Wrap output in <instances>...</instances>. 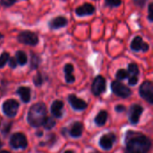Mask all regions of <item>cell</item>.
<instances>
[{
  "mask_svg": "<svg viewBox=\"0 0 153 153\" xmlns=\"http://www.w3.org/2000/svg\"><path fill=\"white\" fill-rule=\"evenodd\" d=\"M64 71H65V81L66 83H74L75 80V77L72 74L74 71V66L71 63H67L65 65L64 68Z\"/></svg>",
  "mask_w": 153,
  "mask_h": 153,
  "instance_id": "ac0fdd59",
  "label": "cell"
},
{
  "mask_svg": "<svg viewBox=\"0 0 153 153\" xmlns=\"http://www.w3.org/2000/svg\"><path fill=\"white\" fill-rule=\"evenodd\" d=\"M129 77V74L126 70L121 69H118L117 74H116V78H117V80L120 81V80H124L126 78H127Z\"/></svg>",
  "mask_w": 153,
  "mask_h": 153,
  "instance_id": "603a6c76",
  "label": "cell"
},
{
  "mask_svg": "<svg viewBox=\"0 0 153 153\" xmlns=\"http://www.w3.org/2000/svg\"><path fill=\"white\" fill-rule=\"evenodd\" d=\"M3 39H4V35H3L2 33H0V41H1Z\"/></svg>",
  "mask_w": 153,
  "mask_h": 153,
  "instance_id": "74e56055",
  "label": "cell"
},
{
  "mask_svg": "<svg viewBox=\"0 0 153 153\" xmlns=\"http://www.w3.org/2000/svg\"><path fill=\"white\" fill-rule=\"evenodd\" d=\"M134 4L136 5V6H139V7H144L145 5H146V2L147 0H133Z\"/></svg>",
  "mask_w": 153,
  "mask_h": 153,
  "instance_id": "d6a6232c",
  "label": "cell"
},
{
  "mask_svg": "<svg viewBox=\"0 0 153 153\" xmlns=\"http://www.w3.org/2000/svg\"><path fill=\"white\" fill-rule=\"evenodd\" d=\"M56 136L55 134H49L48 135V142H40L39 145L40 146H45V145H49V146H52L56 143Z\"/></svg>",
  "mask_w": 153,
  "mask_h": 153,
  "instance_id": "4316f807",
  "label": "cell"
},
{
  "mask_svg": "<svg viewBox=\"0 0 153 153\" xmlns=\"http://www.w3.org/2000/svg\"><path fill=\"white\" fill-rule=\"evenodd\" d=\"M16 93L23 103H29L30 101V87H20L16 90Z\"/></svg>",
  "mask_w": 153,
  "mask_h": 153,
  "instance_id": "e0dca14e",
  "label": "cell"
},
{
  "mask_svg": "<svg viewBox=\"0 0 153 153\" xmlns=\"http://www.w3.org/2000/svg\"><path fill=\"white\" fill-rule=\"evenodd\" d=\"M126 145L128 153H148L152 147V142L140 133L128 131L126 135Z\"/></svg>",
  "mask_w": 153,
  "mask_h": 153,
  "instance_id": "6da1fadb",
  "label": "cell"
},
{
  "mask_svg": "<svg viewBox=\"0 0 153 153\" xmlns=\"http://www.w3.org/2000/svg\"><path fill=\"white\" fill-rule=\"evenodd\" d=\"M111 89L116 96L122 97V98L129 97L132 95L131 89L127 87L126 85H124L121 81H118V80H114L111 83Z\"/></svg>",
  "mask_w": 153,
  "mask_h": 153,
  "instance_id": "5b68a950",
  "label": "cell"
},
{
  "mask_svg": "<svg viewBox=\"0 0 153 153\" xmlns=\"http://www.w3.org/2000/svg\"><path fill=\"white\" fill-rule=\"evenodd\" d=\"M95 11H96V8L92 4L84 3L82 5L76 7L75 10H74V13L79 17H84V16L93 14L95 13Z\"/></svg>",
  "mask_w": 153,
  "mask_h": 153,
  "instance_id": "8fae6325",
  "label": "cell"
},
{
  "mask_svg": "<svg viewBox=\"0 0 153 153\" xmlns=\"http://www.w3.org/2000/svg\"><path fill=\"white\" fill-rule=\"evenodd\" d=\"M64 153H74V151H71V150H68V151H65Z\"/></svg>",
  "mask_w": 153,
  "mask_h": 153,
  "instance_id": "d590c367",
  "label": "cell"
},
{
  "mask_svg": "<svg viewBox=\"0 0 153 153\" xmlns=\"http://www.w3.org/2000/svg\"><path fill=\"white\" fill-rule=\"evenodd\" d=\"M17 41L20 43L29 45V46H36L39 43V37L38 35L31 31L26 30L21 32L17 36Z\"/></svg>",
  "mask_w": 153,
  "mask_h": 153,
  "instance_id": "3957f363",
  "label": "cell"
},
{
  "mask_svg": "<svg viewBox=\"0 0 153 153\" xmlns=\"http://www.w3.org/2000/svg\"><path fill=\"white\" fill-rule=\"evenodd\" d=\"M115 109H116V111L117 113H122V112H124L126 110V106H123V105H117V106H116Z\"/></svg>",
  "mask_w": 153,
  "mask_h": 153,
  "instance_id": "836d02e7",
  "label": "cell"
},
{
  "mask_svg": "<svg viewBox=\"0 0 153 153\" xmlns=\"http://www.w3.org/2000/svg\"><path fill=\"white\" fill-rule=\"evenodd\" d=\"M63 109H64V103L61 100H55L50 106L51 114L56 118H61L63 116Z\"/></svg>",
  "mask_w": 153,
  "mask_h": 153,
  "instance_id": "9a60e30c",
  "label": "cell"
},
{
  "mask_svg": "<svg viewBox=\"0 0 153 153\" xmlns=\"http://www.w3.org/2000/svg\"><path fill=\"white\" fill-rule=\"evenodd\" d=\"M55 125H56V121L52 116H47L42 124V126L47 130H51L53 127H55Z\"/></svg>",
  "mask_w": 153,
  "mask_h": 153,
  "instance_id": "44dd1931",
  "label": "cell"
},
{
  "mask_svg": "<svg viewBox=\"0 0 153 153\" xmlns=\"http://www.w3.org/2000/svg\"><path fill=\"white\" fill-rule=\"evenodd\" d=\"M108 113L106 111H100L95 117L94 123L96 124L97 126H103L108 120Z\"/></svg>",
  "mask_w": 153,
  "mask_h": 153,
  "instance_id": "d6986e66",
  "label": "cell"
},
{
  "mask_svg": "<svg viewBox=\"0 0 153 153\" xmlns=\"http://www.w3.org/2000/svg\"><path fill=\"white\" fill-rule=\"evenodd\" d=\"M8 64H9V66L12 69H15L17 67V64L18 63H17V61H16V60H15L14 57H10L9 60H8Z\"/></svg>",
  "mask_w": 153,
  "mask_h": 153,
  "instance_id": "4dcf8cb0",
  "label": "cell"
},
{
  "mask_svg": "<svg viewBox=\"0 0 153 153\" xmlns=\"http://www.w3.org/2000/svg\"><path fill=\"white\" fill-rule=\"evenodd\" d=\"M15 60L17 61V63L21 66H24L27 62H28V57L27 54L22 51V50H18L15 53Z\"/></svg>",
  "mask_w": 153,
  "mask_h": 153,
  "instance_id": "ffe728a7",
  "label": "cell"
},
{
  "mask_svg": "<svg viewBox=\"0 0 153 153\" xmlns=\"http://www.w3.org/2000/svg\"><path fill=\"white\" fill-rule=\"evenodd\" d=\"M11 125H12V124H11V123H7V125H6V127L2 129V133H4V135H6V134L9 133L10 129H11Z\"/></svg>",
  "mask_w": 153,
  "mask_h": 153,
  "instance_id": "e575fe53",
  "label": "cell"
},
{
  "mask_svg": "<svg viewBox=\"0 0 153 153\" xmlns=\"http://www.w3.org/2000/svg\"><path fill=\"white\" fill-rule=\"evenodd\" d=\"M16 0H0V5L4 7H10L15 4Z\"/></svg>",
  "mask_w": 153,
  "mask_h": 153,
  "instance_id": "f1b7e54d",
  "label": "cell"
},
{
  "mask_svg": "<svg viewBox=\"0 0 153 153\" xmlns=\"http://www.w3.org/2000/svg\"><path fill=\"white\" fill-rule=\"evenodd\" d=\"M43 81H44V80H43L42 75H41L40 73H38V74L34 77V78H33V82H34L35 86H37V87H40V86L42 85Z\"/></svg>",
  "mask_w": 153,
  "mask_h": 153,
  "instance_id": "83f0119b",
  "label": "cell"
},
{
  "mask_svg": "<svg viewBox=\"0 0 153 153\" xmlns=\"http://www.w3.org/2000/svg\"><path fill=\"white\" fill-rule=\"evenodd\" d=\"M139 93L141 95V96L146 100L148 103L152 104L153 103V85L152 82L150 80H146L144 81L139 89Z\"/></svg>",
  "mask_w": 153,
  "mask_h": 153,
  "instance_id": "52a82bcc",
  "label": "cell"
},
{
  "mask_svg": "<svg viewBox=\"0 0 153 153\" xmlns=\"http://www.w3.org/2000/svg\"><path fill=\"white\" fill-rule=\"evenodd\" d=\"M143 112V107L140 105L134 104L130 107L129 121L132 124H137L140 121V117Z\"/></svg>",
  "mask_w": 153,
  "mask_h": 153,
  "instance_id": "7c38bea8",
  "label": "cell"
},
{
  "mask_svg": "<svg viewBox=\"0 0 153 153\" xmlns=\"http://www.w3.org/2000/svg\"><path fill=\"white\" fill-rule=\"evenodd\" d=\"M39 58L34 53H31V59H30V69H36L39 66Z\"/></svg>",
  "mask_w": 153,
  "mask_h": 153,
  "instance_id": "cb8c5ba5",
  "label": "cell"
},
{
  "mask_svg": "<svg viewBox=\"0 0 153 153\" xmlns=\"http://www.w3.org/2000/svg\"><path fill=\"white\" fill-rule=\"evenodd\" d=\"M93 153H100V152H99V151H94Z\"/></svg>",
  "mask_w": 153,
  "mask_h": 153,
  "instance_id": "60d3db41",
  "label": "cell"
},
{
  "mask_svg": "<svg viewBox=\"0 0 153 153\" xmlns=\"http://www.w3.org/2000/svg\"><path fill=\"white\" fill-rule=\"evenodd\" d=\"M0 153H10L9 151H1Z\"/></svg>",
  "mask_w": 153,
  "mask_h": 153,
  "instance_id": "f35d334b",
  "label": "cell"
},
{
  "mask_svg": "<svg viewBox=\"0 0 153 153\" xmlns=\"http://www.w3.org/2000/svg\"><path fill=\"white\" fill-rule=\"evenodd\" d=\"M19 106H20V104L17 100L7 99L4 102L2 106V111L6 116L13 118L17 115Z\"/></svg>",
  "mask_w": 153,
  "mask_h": 153,
  "instance_id": "8992f818",
  "label": "cell"
},
{
  "mask_svg": "<svg viewBox=\"0 0 153 153\" xmlns=\"http://www.w3.org/2000/svg\"><path fill=\"white\" fill-rule=\"evenodd\" d=\"M42 134H43V133L42 132H39V133H37V136H39L40 137V136H42Z\"/></svg>",
  "mask_w": 153,
  "mask_h": 153,
  "instance_id": "8d00e7d4",
  "label": "cell"
},
{
  "mask_svg": "<svg viewBox=\"0 0 153 153\" xmlns=\"http://www.w3.org/2000/svg\"><path fill=\"white\" fill-rule=\"evenodd\" d=\"M83 124L81 122H74L69 131V134L73 138H79L82 135Z\"/></svg>",
  "mask_w": 153,
  "mask_h": 153,
  "instance_id": "2e32d148",
  "label": "cell"
},
{
  "mask_svg": "<svg viewBox=\"0 0 153 153\" xmlns=\"http://www.w3.org/2000/svg\"><path fill=\"white\" fill-rule=\"evenodd\" d=\"M122 4V0H105V5L110 8L118 7Z\"/></svg>",
  "mask_w": 153,
  "mask_h": 153,
  "instance_id": "484cf974",
  "label": "cell"
},
{
  "mask_svg": "<svg viewBox=\"0 0 153 153\" xmlns=\"http://www.w3.org/2000/svg\"><path fill=\"white\" fill-rule=\"evenodd\" d=\"M130 48L133 51H135V52H138V51L147 52L150 49V46L147 42L143 41L141 36H135L130 44Z\"/></svg>",
  "mask_w": 153,
  "mask_h": 153,
  "instance_id": "9c48e42d",
  "label": "cell"
},
{
  "mask_svg": "<svg viewBox=\"0 0 153 153\" xmlns=\"http://www.w3.org/2000/svg\"><path fill=\"white\" fill-rule=\"evenodd\" d=\"M9 58H10V55L6 51H4V52L0 54V69L4 67V65L8 62Z\"/></svg>",
  "mask_w": 153,
  "mask_h": 153,
  "instance_id": "d4e9b609",
  "label": "cell"
},
{
  "mask_svg": "<svg viewBox=\"0 0 153 153\" xmlns=\"http://www.w3.org/2000/svg\"><path fill=\"white\" fill-rule=\"evenodd\" d=\"M107 87V82L105 78L102 76H97L92 83L91 86V92L95 96H99L100 94L105 92Z\"/></svg>",
  "mask_w": 153,
  "mask_h": 153,
  "instance_id": "ba28073f",
  "label": "cell"
},
{
  "mask_svg": "<svg viewBox=\"0 0 153 153\" xmlns=\"http://www.w3.org/2000/svg\"><path fill=\"white\" fill-rule=\"evenodd\" d=\"M3 145H4V143H3V142H2L0 141V149L2 148V146H3Z\"/></svg>",
  "mask_w": 153,
  "mask_h": 153,
  "instance_id": "ab89813d",
  "label": "cell"
},
{
  "mask_svg": "<svg viewBox=\"0 0 153 153\" xmlns=\"http://www.w3.org/2000/svg\"><path fill=\"white\" fill-rule=\"evenodd\" d=\"M128 74H131L132 76H138L140 71H139V68L137 66L136 63H130L128 65Z\"/></svg>",
  "mask_w": 153,
  "mask_h": 153,
  "instance_id": "7402d4cb",
  "label": "cell"
},
{
  "mask_svg": "<svg viewBox=\"0 0 153 153\" xmlns=\"http://www.w3.org/2000/svg\"><path fill=\"white\" fill-rule=\"evenodd\" d=\"M10 146L14 150H25L28 146V141L26 136L22 133H13L9 141Z\"/></svg>",
  "mask_w": 153,
  "mask_h": 153,
  "instance_id": "277c9868",
  "label": "cell"
},
{
  "mask_svg": "<svg viewBox=\"0 0 153 153\" xmlns=\"http://www.w3.org/2000/svg\"><path fill=\"white\" fill-rule=\"evenodd\" d=\"M67 24H68V20L65 16L63 15L56 16L48 22V27L51 30H57L60 28H64Z\"/></svg>",
  "mask_w": 153,
  "mask_h": 153,
  "instance_id": "5bb4252c",
  "label": "cell"
},
{
  "mask_svg": "<svg viewBox=\"0 0 153 153\" xmlns=\"http://www.w3.org/2000/svg\"><path fill=\"white\" fill-rule=\"evenodd\" d=\"M152 3H150L148 5V19L151 23L153 22V16H152Z\"/></svg>",
  "mask_w": 153,
  "mask_h": 153,
  "instance_id": "f546056e",
  "label": "cell"
},
{
  "mask_svg": "<svg viewBox=\"0 0 153 153\" xmlns=\"http://www.w3.org/2000/svg\"><path fill=\"white\" fill-rule=\"evenodd\" d=\"M67 100L69 102V104L71 105V106L73 107V109L76 110V111H82L87 108L88 105L85 101H83L82 99L77 97L74 94H71L68 96Z\"/></svg>",
  "mask_w": 153,
  "mask_h": 153,
  "instance_id": "4fadbf2b",
  "label": "cell"
},
{
  "mask_svg": "<svg viewBox=\"0 0 153 153\" xmlns=\"http://www.w3.org/2000/svg\"><path fill=\"white\" fill-rule=\"evenodd\" d=\"M47 117V106L44 103L39 102L32 105L28 112L27 120L30 126L38 128L42 126Z\"/></svg>",
  "mask_w": 153,
  "mask_h": 153,
  "instance_id": "7a4b0ae2",
  "label": "cell"
},
{
  "mask_svg": "<svg viewBox=\"0 0 153 153\" xmlns=\"http://www.w3.org/2000/svg\"><path fill=\"white\" fill-rule=\"evenodd\" d=\"M138 81H139V80H138V78H137L136 76H131V77L129 78L128 83H129L130 86H135V85H137Z\"/></svg>",
  "mask_w": 153,
  "mask_h": 153,
  "instance_id": "1f68e13d",
  "label": "cell"
},
{
  "mask_svg": "<svg viewBox=\"0 0 153 153\" xmlns=\"http://www.w3.org/2000/svg\"><path fill=\"white\" fill-rule=\"evenodd\" d=\"M116 141H117V137L114 133H107L100 137V146L105 151H109L112 149L113 144L116 142Z\"/></svg>",
  "mask_w": 153,
  "mask_h": 153,
  "instance_id": "30bf717a",
  "label": "cell"
}]
</instances>
